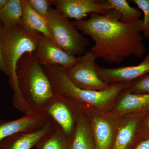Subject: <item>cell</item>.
<instances>
[{"label": "cell", "mask_w": 149, "mask_h": 149, "mask_svg": "<svg viewBox=\"0 0 149 149\" xmlns=\"http://www.w3.org/2000/svg\"><path fill=\"white\" fill-rule=\"evenodd\" d=\"M90 15L88 19L72 22L94 41L91 50L97 58L108 63H120L129 57L141 58L146 53L141 30L142 19L123 23L120 13L113 9L103 14Z\"/></svg>", "instance_id": "cell-1"}, {"label": "cell", "mask_w": 149, "mask_h": 149, "mask_svg": "<svg viewBox=\"0 0 149 149\" xmlns=\"http://www.w3.org/2000/svg\"><path fill=\"white\" fill-rule=\"evenodd\" d=\"M16 74L19 91L30 112L41 110L54 95L35 52L24 54L20 58L17 64Z\"/></svg>", "instance_id": "cell-2"}, {"label": "cell", "mask_w": 149, "mask_h": 149, "mask_svg": "<svg viewBox=\"0 0 149 149\" xmlns=\"http://www.w3.org/2000/svg\"><path fill=\"white\" fill-rule=\"evenodd\" d=\"M54 94L62 96L80 107L88 104L101 107L112 101L124 89L126 83L113 84L101 91H90L79 88L67 75L66 69L60 65L43 66Z\"/></svg>", "instance_id": "cell-3"}, {"label": "cell", "mask_w": 149, "mask_h": 149, "mask_svg": "<svg viewBox=\"0 0 149 149\" xmlns=\"http://www.w3.org/2000/svg\"><path fill=\"white\" fill-rule=\"evenodd\" d=\"M42 34L24 27L22 23L3 27L4 57L9 83L13 91V98L20 97L17 86L16 68L23 55L35 52Z\"/></svg>", "instance_id": "cell-4"}, {"label": "cell", "mask_w": 149, "mask_h": 149, "mask_svg": "<svg viewBox=\"0 0 149 149\" xmlns=\"http://www.w3.org/2000/svg\"><path fill=\"white\" fill-rule=\"evenodd\" d=\"M53 41L72 55L80 56L89 46L88 40L57 9L50 7L45 17Z\"/></svg>", "instance_id": "cell-5"}, {"label": "cell", "mask_w": 149, "mask_h": 149, "mask_svg": "<svg viewBox=\"0 0 149 149\" xmlns=\"http://www.w3.org/2000/svg\"><path fill=\"white\" fill-rule=\"evenodd\" d=\"M81 107L62 96L55 94L41 111L56 122L71 142L77 120L82 114L80 110Z\"/></svg>", "instance_id": "cell-6"}, {"label": "cell", "mask_w": 149, "mask_h": 149, "mask_svg": "<svg viewBox=\"0 0 149 149\" xmlns=\"http://www.w3.org/2000/svg\"><path fill=\"white\" fill-rule=\"evenodd\" d=\"M97 58L91 50L85 52L73 66L66 69L67 75L76 86L84 90L101 91L109 88L99 77L97 70Z\"/></svg>", "instance_id": "cell-7"}, {"label": "cell", "mask_w": 149, "mask_h": 149, "mask_svg": "<svg viewBox=\"0 0 149 149\" xmlns=\"http://www.w3.org/2000/svg\"><path fill=\"white\" fill-rule=\"evenodd\" d=\"M50 2L67 18L75 20H83L91 13L103 14L111 9L107 0H50Z\"/></svg>", "instance_id": "cell-8"}, {"label": "cell", "mask_w": 149, "mask_h": 149, "mask_svg": "<svg viewBox=\"0 0 149 149\" xmlns=\"http://www.w3.org/2000/svg\"><path fill=\"white\" fill-rule=\"evenodd\" d=\"M35 54L39 63L42 66L60 65L66 69L74 65L80 57L68 54L52 41L42 35Z\"/></svg>", "instance_id": "cell-9"}, {"label": "cell", "mask_w": 149, "mask_h": 149, "mask_svg": "<svg viewBox=\"0 0 149 149\" xmlns=\"http://www.w3.org/2000/svg\"><path fill=\"white\" fill-rule=\"evenodd\" d=\"M49 119L41 110L31 112L16 120L0 119V143L15 133L40 129L47 124Z\"/></svg>", "instance_id": "cell-10"}, {"label": "cell", "mask_w": 149, "mask_h": 149, "mask_svg": "<svg viewBox=\"0 0 149 149\" xmlns=\"http://www.w3.org/2000/svg\"><path fill=\"white\" fill-rule=\"evenodd\" d=\"M97 70L99 77L107 83H127L149 73V52L143 60L136 65L107 68L97 64Z\"/></svg>", "instance_id": "cell-11"}, {"label": "cell", "mask_w": 149, "mask_h": 149, "mask_svg": "<svg viewBox=\"0 0 149 149\" xmlns=\"http://www.w3.org/2000/svg\"><path fill=\"white\" fill-rule=\"evenodd\" d=\"M58 126L50 118L47 124L40 129L15 133L6 138L0 143V149H31L44 136Z\"/></svg>", "instance_id": "cell-12"}, {"label": "cell", "mask_w": 149, "mask_h": 149, "mask_svg": "<svg viewBox=\"0 0 149 149\" xmlns=\"http://www.w3.org/2000/svg\"><path fill=\"white\" fill-rule=\"evenodd\" d=\"M22 24L28 29L40 32L53 41L45 19L31 8L28 0H22Z\"/></svg>", "instance_id": "cell-13"}, {"label": "cell", "mask_w": 149, "mask_h": 149, "mask_svg": "<svg viewBox=\"0 0 149 149\" xmlns=\"http://www.w3.org/2000/svg\"><path fill=\"white\" fill-rule=\"evenodd\" d=\"M116 109L121 112H146L149 110V94L125 93L118 104Z\"/></svg>", "instance_id": "cell-14"}, {"label": "cell", "mask_w": 149, "mask_h": 149, "mask_svg": "<svg viewBox=\"0 0 149 149\" xmlns=\"http://www.w3.org/2000/svg\"><path fill=\"white\" fill-rule=\"evenodd\" d=\"M141 121V117L136 116L125 123L118 130L112 149H131Z\"/></svg>", "instance_id": "cell-15"}, {"label": "cell", "mask_w": 149, "mask_h": 149, "mask_svg": "<svg viewBox=\"0 0 149 149\" xmlns=\"http://www.w3.org/2000/svg\"><path fill=\"white\" fill-rule=\"evenodd\" d=\"M90 125L83 113L77 120L71 142L72 149H95Z\"/></svg>", "instance_id": "cell-16"}, {"label": "cell", "mask_w": 149, "mask_h": 149, "mask_svg": "<svg viewBox=\"0 0 149 149\" xmlns=\"http://www.w3.org/2000/svg\"><path fill=\"white\" fill-rule=\"evenodd\" d=\"M95 149H112V129L108 120L96 117L93 121Z\"/></svg>", "instance_id": "cell-17"}, {"label": "cell", "mask_w": 149, "mask_h": 149, "mask_svg": "<svg viewBox=\"0 0 149 149\" xmlns=\"http://www.w3.org/2000/svg\"><path fill=\"white\" fill-rule=\"evenodd\" d=\"M35 147L37 149H72L71 142L59 126L44 136Z\"/></svg>", "instance_id": "cell-18"}, {"label": "cell", "mask_w": 149, "mask_h": 149, "mask_svg": "<svg viewBox=\"0 0 149 149\" xmlns=\"http://www.w3.org/2000/svg\"><path fill=\"white\" fill-rule=\"evenodd\" d=\"M22 0H8L0 10V22L4 25H13L21 23Z\"/></svg>", "instance_id": "cell-19"}, {"label": "cell", "mask_w": 149, "mask_h": 149, "mask_svg": "<svg viewBox=\"0 0 149 149\" xmlns=\"http://www.w3.org/2000/svg\"><path fill=\"white\" fill-rule=\"evenodd\" d=\"M111 8L121 15V21L129 23L140 20L142 13L138 9L132 7L125 0H107Z\"/></svg>", "instance_id": "cell-20"}, {"label": "cell", "mask_w": 149, "mask_h": 149, "mask_svg": "<svg viewBox=\"0 0 149 149\" xmlns=\"http://www.w3.org/2000/svg\"><path fill=\"white\" fill-rule=\"evenodd\" d=\"M144 14L141 30L144 38L149 39V0H133Z\"/></svg>", "instance_id": "cell-21"}, {"label": "cell", "mask_w": 149, "mask_h": 149, "mask_svg": "<svg viewBox=\"0 0 149 149\" xmlns=\"http://www.w3.org/2000/svg\"><path fill=\"white\" fill-rule=\"evenodd\" d=\"M126 88L135 94H149V74L135 80L133 83L128 85Z\"/></svg>", "instance_id": "cell-22"}, {"label": "cell", "mask_w": 149, "mask_h": 149, "mask_svg": "<svg viewBox=\"0 0 149 149\" xmlns=\"http://www.w3.org/2000/svg\"><path fill=\"white\" fill-rule=\"evenodd\" d=\"M30 6L38 14L45 18L51 7L50 0H28Z\"/></svg>", "instance_id": "cell-23"}, {"label": "cell", "mask_w": 149, "mask_h": 149, "mask_svg": "<svg viewBox=\"0 0 149 149\" xmlns=\"http://www.w3.org/2000/svg\"><path fill=\"white\" fill-rule=\"evenodd\" d=\"M3 25L0 22V71L6 73V69L4 57L3 47Z\"/></svg>", "instance_id": "cell-24"}, {"label": "cell", "mask_w": 149, "mask_h": 149, "mask_svg": "<svg viewBox=\"0 0 149 149\" xmlns=\"http://www.w3.org/2000/svg\"><path fill=\"white\" fill-rule=\"evenodd\" d=\"M139 130L144 140L149 139V115L143 123L141 121Z\"/></svg>", "instance_id": "cell-25"}, {"label": "cell", "mask_w": 149, "mask_h": 149, "mask_svg": "<svg viewBox=\"0 0 149 149\" xmlns=\"http://www.w3.org/2000/svg\"><path fill=\"white\" fill-rule=\"evenodd\" d=\"M133 149H149V139L143 140L138 143Z\"/></svg>", "instance_id": "cell-26"}, {"label": "cell", "mask_w": 149, "mask_h": 149, "mask_svg": "<svg viewBox=\"0 0 149 149\" xmlns=\"http://www.w3.org/2000/svg\"><path fill=\"white\" fill-rule=\"evenodd\" d=\"M7 1L8 0H0V10L4 6Z\"/></svg>", "instance_id": "cell-27"}]
</instances>
